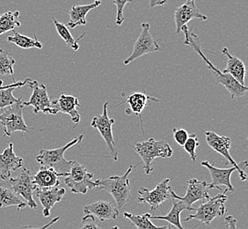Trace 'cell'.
Wrapping results in <instances>:
<instances>
[{"label":"cell","mask_w":248,"mask_h":229,"mask_svg":"<svg viewBox=\"0 0 248 229\" xmlns=\"http://www.w3.org/2000/svg\"><path fill=\"white\" fill-rule=\"evenodd\" d=\"M182 31H183L185 34L184 44L190 46L191 48H193V49L203 59V61L207 64L208 68L213 73L216 81L221 85H223L228 90L232 96V99L241 98L248 92V88L247 86H242L231 74L220 71L212 63L210 62V60L205 57L204 53L202 52L201 48L200 40L194 31L189 30L186 26H184L182 28Z\"/></svg>","instance_id":"1"},{"label":"cell","mask_w":248,"mask_h":229,"mask_svg":"<svg viewBox=\"0 0 248 229\" xmlns=\"http://www.w3.org/2000/svg\"><path fill=\"white\" fill-rule=\"evenodd\" d=\"M133 168V165H130L123 176H113L95 181L96 190L106 191L110 193L114 197L118 209H122L131 197L129 175Z\"/></svg>","instance_id":"2"},{"label":"cell","mask_w":248,"mask_h":229,"mask_svg":"<svg viewBox=\"0 0 248 229\" xmlns=\"http://www.w3.org/2000/svg\"><path fill=\"white\" fill-rule=\"evenodd\" d=\"M84 138L81 134L71 140L62 147L56 149H42L40 153L36 155L35 160L41 165V167H51L54 170L68 175L71 169L72 161H67L64 158V153L68 149L76 146L77 144L80 143Z\"/></svg>","instance_id":"3"},{"label":"cell","mask_w":248,"mask_h":229,"mask_svg":"<svg viewBox=\"0 0 248 229\" xmlns=\"http://www.w3.org/2000/svg\"><path fill=\"white\" fill-rule=\"evenodd\" d=\"M134 150L143 161V169L146 175L153 171L152 164L155 159L171 158L173 153L172 148L165 140H156L153 138L136 144Z\"/></svg>","instance_id":"4"},{"label":"cell","mask_w":248,"mask_h":229,"mask_svg":"<svg viewBox=\"0 0 248 229\" xmlns=\"http://www.w3.org/2000/svg\"><path fill=\"white\" fill-rule=\"evenodd\" d=\"M227 201V196L223 193H219L214 197H210L208 200L199 205L197 208H194L195 213L188 215L183 222H187L190 220H198L202 224L207 226L211 223L212 220L217 217L224 216L226 212L225 202Z\"/></svg>","instance_id":"5"},{"label":"cell","mask_w":248,"mask_h":229,"mask_svg":"<svg viewBox=\"0 0 248 229\" xmlns=\"http://www.w3.org/2000/svg\"><path fill=\"white\" fill-rule=\"evenodd\" d=\"M23 100H19L14 105L10 106L2 110L0 114V124L4 131V138L11 137L17 131L29 133L30 131L29 126L25 123L23 118L24 106L22 104Z\"/></svg>","instance_id":"6"},{"label":"cell","mask_w":248,"mask_h":229,"mask_svg":"<svg viewBox=\"0 0 248 229\" xmlns=\"http://www.w3.org/2000/svg\"><path fill=\"white\" fill-rule=\"evenodd\" d=\"M108 101L105 102L103 105L102 113L94 116L91 122V126L100 132V136L105 141L106 146L108 150L109 155L108 158L112 159L114 162L118 161V150L115 146L114 135H113V125L115 124V120L110 118L108 114Z\"/></svg>","instance_id":"7"},{"label":"cell","mask_w":248,"mask_h":229,"mask_svg":"<svg viewBox=\"0 0 248 229\" xmlns=\"http://www.w3.org/2000/svg\"><path fill=\"white\" fill-rule=\"evenodd\" d=\"M93 177V174L87 171L84 165L72 161L71 169L65 177L64 182L72 193L86 194L89 190L96 188L95 181H92Z\"/></svg>","instance_id":"8"},{"label":"cell","mask_w":248,"mask_h":229,"mask_svg":"<svg viewBox=\"0 0 248 229\" xmlns=\"http://www.w3.org/2000/svg\"><path fill=\"white\" fill-rule=\"evenodd\" d=\"M32 89V95L29 101H22L24 107H33V113L45 114H57L58 110L53 107L52 101L48 95L47 87L36 81H30L27 84Z\"/></svg>","instance_id":"9"},{"label":"cell","mask_w":248,"mask_h":229,"mask_svg":"<svg viewBox=\"0 0 248 229\" xmlns=\"http://www.w3.org/2000/svg\"><path fill=\"white\" fill-rule=\"evenodd\" d=\"M205 138L207 144L210 147L212 148L217 153L223 155L228 163L232 164L234 167H237V171L239 172V179L244 181L247 180V174L245 169L248 167V162L245 161L241 164H237L232 157L230 153L232 140L229 137L221 136L216 133L215 131H205Z\"/></svg>","instance_id":"10"},{"label":"cell","mask_w":248,"mask_h":229,"mask_svg":"<svg viewBox=\"0 0 248 229\" xmlns=\"http://www.w3.org/2000/svg\"><path fill=\"white\" fill-rule=\"evenodd\" d=\"M170 181V178L164 179L152 191L146 188H140L138 191L139 197L137 198V202L140 204H148L152 212L157 210L159 205L172 197V187L169 185Z\"/></svg>","instance_id":"11"},{"label":"cell","mask_w":248,"mask_h":229,"mask_svg":"<svg viewBox=\"0 0 248 229\" xmlns=\"http://www.w3.org/2000/svg\"><path fill=\"white\" fill-rule=\"evenodd\" d=\"M150 28V24L147 22H143L141 24V33L134 44L133 51L131 55L124 61L125 65H128L135 60L139 59V57H143L150 53L163 50L157 41L153 38Z\"/></svg>","instance_id":"12"},{"label":"cell","mask_w":248,"mask_h":229,"mask_svg":"<svg viewBox=\"0 0 248 229\" xmlns=\"http://www.w3.org/2000/svg\"><path fill=\"white\" fill-rule=\"evenodd\" d=\"M9 185L12 191L17 195L23 197L28 206L31 209H37V204L33 199V193L36 191V186L32 181V175L29 169L24 167L18 177H11Z\"/></svg>","instance_id":"13"},{"label":"cell","mask_w":248,"mask_h":229,"mask_svg":"<svg viewBox=\"0 0 248 229\" xmlns=\"http://www.w3.org/2000/svg\"><path fill=\"white\" fill-rule=\"evenodd\" d=\"M186 192L184 196H178L173 191L172 197L182 201L187 207V211L194 210L193 205L197 201L208 200L210 196L208 192V182L206 181H199L196 178H191L186 181Z\"/></svg>","instance_id":"14"},{"label":"cell","mask_w":248,"mask_h":229,"mask_svg":"<svg viewBox=\"0 0 248 229\" xmlns=\"http://www.w3.org/2000/svg\"><path fill=\"white\" fill-rule=\"evenodd\" d=\"M201 165L202 167H205L210 171L211 182L208 183L209 190L217 189L219 191H222L221 186H225L226 190L224 191V194H226L227 191L230 192L235 191L231 182V177H232V174L237 170V167L232 166L229 168H218V167H216L214 165L210 164L208 161L202 162Z\"/></svg>","instance_id":"15"},{"label":"cell","mask_w":248,"mask_h":229,"mask_svg":"<svg viewBox=\"0 0 248 229\" xmlns=\"http://www.w3.org/2000/svg\"><path fill=\"white\" fill-rule=\"evenodd\" d=\"M196 0H186V2L178 7L174 13V21L176 27V33L182 32V29L184 26L191 21L192 19H200V20H207L208 17L202 15L200 10L196 7L195 4Z\"/></svg>","instance_id":"16"},{"label":"cell","mask_w":248,"mask_h":229,"mask_svg":"<svg viewBox=\"0 0 248 229\" xmlns=\"http://www.w3.org/2000/svg\"><path fill=\"white\" fill-rule=\"evenodd\" d=\"M86 215H92L103 222L106 220H115L119 216V209L110 201L100 200L84 207Z\"/></svg>","instance_id":"17"},{"label":"cell","mask_w":248,"mask_h":229,"mask_svg":"<svg viewBox=\"0 0 248 229\" xmlns=\"http://www.w3.org/2000/svg\"><path fill=\"white\" fill-rule=\"evenodd\" d=\"M23 167V159L18 157L14 151V145L10 143L4 152L0 153V178L4 181L12 177V173Z\"/></svg>","instance_id":"18"},{"label":"cell","mask_w":248,"mask_h":229,"mask_svg":"<svg viewBox=\"0 0 248 229\" xmlns=\"http://www.w3.org/2000/svg\"><path fill=\"white\" fill-rule=\"evenodd\" d=\"M43 205V214L45 218L50 216V212L54 205L61 202L66 193L64 188L56 186L47 189H36L34 192Z\"/></svg>","instance_id":"19"},{"label":"cell","mask_w":248,"mask_h":229,"mask_svg":"<svg viewBox=\"0 0 248 229\" xmlns=\"http://www.w3.org/2000/svg\"><path fill=\"white\" fill-rule=\"evenodd\" d=\"M53 107L58 110V113L69 114L74 124V128L80 123V114L78 111L79 107V101L75 96L61 95L57 100H53Z\"/></svg>","instance_id":"20"},{"label":"cell","mask_w":248,"mask_h":229,"mask_svg":"<svg viewBox=\"0 0 248 229\" xmlns=\"http://www.w3.org/2000/svg\"><path fill=\"white\" fill-rule=\"evenodd\" d=\"M65 177L66 175L58 173L51 167H41L39 171L32 176V181L37 189H47L59 186V177Z\"/></svg>","instance_id":"21"},{"label":"cell","mask_w":248,"mask_h":229,"mask_svg":"<svg viewBox=\"0 0 248 229\" xmlns=\"http://www.w3.org/2000/svg\"><path fill=\"white\" fill-rule=\"evenodd\" d=\"M101 5L100 0H95L93 3L88 5H73L69 11V21L67 27L70 29H76L78 26L86 25V15L92 11L96 9Z\"/></svg>","instance_id":"22"},{"label":"cell","mask_w":248,"mask_h":229,"mask_svg":"<svg viewBox=\"0 0 248 229\" xmlns=\"http://www.w3.org/2000/svg\"><path fill=\"white\" fill-rule=\"evenodd\" d=\"M222 53L228 58L227 65L223 72L229 73L237 82H239V84H241L242 86H246L245 78H246L247 70L243 61L239 59V57L232 56L227 48L223 49Z\"/></svg>","instance_id":"23"},{"label":"cell","mask_w":248,"mask_h":229,"mask_svg":"<svg viewBox=\"0 0 248 229\" xmlns=\"http://www.w3.org/2000/svg\"><path fill=\"white\" fill-rule=\"evenodd\" d=\"M171 199L172 201V209L169 211V213L167 215H165V216L164 215H159V216L151 215V219L165 220L178 229H185L182 225L181 213L183 211L187 210V207L184 205V203L182 201L175 199L173 197H171Z\"/></svg>","instance_id":"24"},{"label":"cell","mask_w":248,"mask_h":229,"mask_svg":"<svg viewBox=\"0 0 248 229\" xmlns=\"http://www.w3.org/2000/svg\"><path fill=\"white\" fill-rule=\"evenodd\" d=\"M151 99L150 96L142 92H136L128 96L126 102L129 104V109L126 110V114H134L141 118V114L147 105V102Z\"/></svg>","instance_id":"25"},{"label":"cell","mask_w":248,"mask_h":229,"mask_svg":"<svg viewBox=\"0 0 248 229\" xmlns=\"http://www.w3.org/2000/svg\"><path fill=\"white\" fill-rule=\"evenodd\" d=\"M9 206H17V209H24L28 206L27 202L20 198L15 191L0 186V208L9 207Z\"/></svg>","instance_id":"26"},{"label":"cell","mask_w":248,"mask_h":229,"mask_svg":"<svg viewBox=\"0 0 248 229\" xmlns=\"http://www.w3.org/2000/svg\"><path fill=\"white\" fill-rule=\"evenodd\" d=\"M151 215L150 213H146L143 215H135L130 213H124V218L129 220L138 229H172L170 226L157 227L153 224Z\"/></svg>","instance_id":"27"},{"label":"cell","mask_w":248,"mask_h":229,"mask_svg":"<svg viewBox=\"0 0 248 229\" xmlns=\"http://www.w3.org/2000/svg\"><path fill=\"white\" fill-rule=\"evenodd\" d=\"M7 41L9 43H14L19 48L23 49H29L33 48L42 49L43 47V44L39 41L35 34H34L33 38H31L27 35L14 31L13 34L7 37Z\"/></svg>","instance_id":"28"},{"label":"cell","mask_w":248,"mask_h":229,"mask_svg":"<svg viewBox=\"0 0 248 229\" xmlns=\"http://www.w3.org/2000/svg\"><path fill=\"white\" fill-rule=\"evenodd\" d=\"M53 21H54V25L56 27L57 32L59 34V36L64 41V43H66L70 48H72L74 51H77L79 49L78 42L86 35V33H83L79 37L74 39L66 25L62 24L61 22H59L55 18H53Z\"/></svg>","instance_id":"29"},{"label":"cell","mask_w":248,"mask_h":229,"mask_svg":"<svg viewBox=\"0 0 248 229\" xmlns=\"http://www.w3.org/2000/svg\"><path fill=\"white\" fill-rule=\"evenodd\" d=\"M19 11L7 12L0 15V35L19 28L21 23L19 21Z\"/></svg>","instance_id":"30"},{"label":"cell","mask_w":248,"mask_h":229,"mask_svg":"<svg viewBox=\"0 0 248 229\" xmlns=\"http://www.w3.org/2000/svg\"><path fill=\"white\" fill-rule=\"evenodd\" d=\"M15 60L10 53L0 49V75H14Z\"/></svg>","instance_id":"31"},{"label":"cell","mask_w":248,"mask_h":229,"mask_svg":"<svg viewBox=\"0 0 248 229\" xmlns=\"http://www.w3.org/2000/svg\"><path fill=\"white\" fill-rule=\"evenodd\" d=\"M16 89L15 87H9L6 89L0 90V109L3 110L8 108L10 106L14 105L19 100H22V97L15 98L13 95V91Z\"/></svg>","instance_id":"32"},{"label":"cell","mask_w":248,"mask_h":229,"mask_svg":"<svg viewBox=\"0 0 248 229\" xmlns=\"http://www.w3.org/2000/svg\"><path fill=\"white\" fill-rule=\"evenodd\" d=\"M199 140L196 136V134H191L188 136L186 142L183 145V149L186 151V153L189 154L190 159L193 163H196V148L199 147Z\"/></svg>","instance_id":"33"},{"label":"cell","mask_w":248,"mask_h":229,"mask_svg":"<svg viewBox=\"0 0 248 229\" xmlns=\"http://www.w3.org/2000/svg\"><path fill=\"white\" fill-rule=\"evenodd\" d=\"M133 0H113L114 5L116 6V19L115 24L121 26L124 23V10L125 5L129 3H132Z\"/></svg>","instance_id":"34"},{"label":"cell","mask_w":248,"mask_h":229,"mask_svg":"<svg viewBox=\"0 0 248 229\" xmlns=\"http://www.w3.org/2000/svg\"><path fill=\"white\" fill-rule=\"evenodd\" d=\"M78 229H101L97 225L95 218L92 215H85L82 218V222Z\"/></svg>","instance_id":"35"},{"label":"cell","mask_w":248,"mask_h":229,"mask_svg":"<svg viewBox=\"0 0 248 229\" xmlns=\"http://www.w3.org/2000/svg\"><path fill=\"white\" fill-rule=\"evenodd\" d=\"M172 134H173V139L176 141V143L183 147V145L185 144L186 139L188 138V133L186 130L182 128H174L172 130Z\"/></svg>","instance_id":"36"},{"label":"cell","mask_w":248,"mask_h":229,"mask_svg":"<svg viewBox=\"0 0 248 229\" xmlns=\"http://www.w3.org/2000/svg\"><path fill=\"white\" fill-rule=\"evenodd\" d=\"M30 81H31V79H27V80H25L24 82H14L13 84H9V85H3V81L0 80V90L6 89L9 87H15V88L22 87V86H27V84Z\"/></svg>","instance_id":"37"},{"label":"cell","mask_w":248,"mask_h":229,"mask_svg":"<svg viewBox=\"0 0 248 229\" xmlns=\"http://www.w3.org/2000/svg\"><path fill=\"white\" fill-rule=\"evenodd\" d=\"M60 220V217H56V218H54L53 220H50L48 223H47L46 225H44V226H42V227H38V228H35V227H33V226H23V227H21V228H19V229H48L49 227H51L52 225L55 224V223H57L58 220Z\"/></svg>","instance_id":"38"},{"label":"cell","mask_w":248,"mask_h":229,"mask_svg":"<svg viewBox=\"0 0 248 229\" xmlns=\"http://www.w3.org/2000/svg\"><path fill=\"white\" fill-rule=\"evenodd\" d=\"M224 222L227 227V229H237V220L232 215H229L224 219Z\"/></svg>","instance_id":"39"},{"label":"cell","mask_w":248,"mask_h":229,"mask_svg":"<svg viewBox=\"0 0 248 229\" xmlns=\"http://www.w3.org/2000/svg\"><path fill=\"white\" fill-rule=\"evenodd\" d=\"M167 3V0H150V7L154 8L157 6H162Z\"/></svg>","instance_id":"40"},{"label":"cell","mask_w":248,"mask_h":229,"mask_svg":"<svg viewBox=\"0 0 248 229\" xmlns=\"http://www.w3.org/2000/svg\"><path fill=\"white\" fill-rule=\"evenodd\" d=\"M111 229H119V227L118 226H114Z\"/></svg>","instance_id":"41"}]
</instances>
